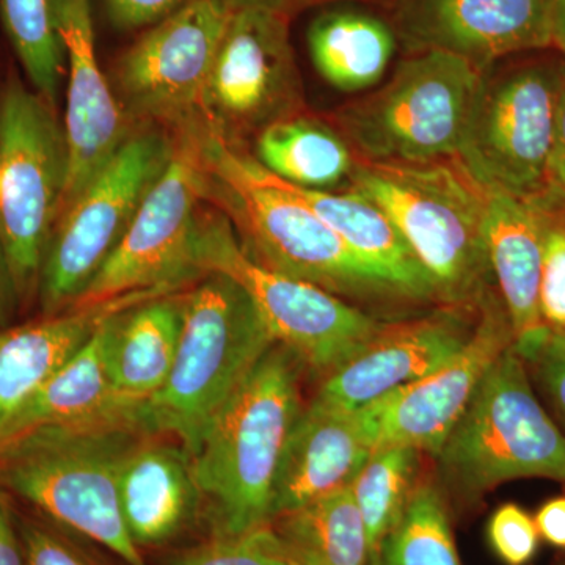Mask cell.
Here are the masks:
<instances>
[{"label":"cell","instance_id":"f35d334b","mask_svg":"<svg viewBox=\"0 0 565 565\" xmlns=\"http://www.w3.org/2000/svg\"><path fill=\"white\" fill-rule=\"evenodd\" d=\"M534 522L545 542L565 550V497L553 498L542 504Z\"/></svg>","mask_w":565,"mask_h":565},{"label":"cell","instance_id":"ac0fdd59","mask_svg":"<svg viewBox=\"0 0 565 565\" xmlns=\"http://www.w3.org/2000/svg\"><path fill=\"white\" fill-rule=\"evenodd\" d=\"M66 63L68 177L61 212L131 134L99 66L92 0H52ZM58 212V215H61Z\"/></svg>","mask_w":565,"mask_h":565},{"label":"cell","instance_id":"d4e9b609","mask_svg":"<svg viewBox=\"0 0 565 565\" xmlns=\"http://www.w3.org/2000/svg\"><path fill=\"white\" fill-rule=\"evenodd\" d=\"M308 51L323 81L345 93L367 90L388 70L397 36L393 25L356 7H332L311 21Z\"/></svg>","mask_w":565,"mask_h":565},{"label":"cell","instance_id":"4316f807","mask_svg":"<svg viewBox=\"0 0 565 565\" xmlns=\"http://www.w3.org/2000/svg\"><path fill=\"white\" fill-rule=\"evenodd\" d=\"M255 159L278 180L315 191L351 180L355 166V154L337 129L296 115L263 128Z\"/></svg>","mask_w":565,"mask_h":565},{"label":"cell","instance_id":"7c38bea8","mask_svg":"<svg viewBox=\"0 0 565 565\" xmlns=\"http://www.w3.org/2000/svg\"><path fill=\"white\" fill-rule=\"evenodd\" d=\"M172 158L139 212L73 308L110 302L128 294L182 288L200 274L192 266V244L200 200L206 192L199 122H182Z\"/></svg>","mask_w":565,"mask_h":565},{"label":"cell","instance_id":"ba28073f","mask_svg":"<svg viewBox=\"0 0 565 565\" xmlns=\"http://www.w3.org/2000/svg\"><path fill=\"white\" fill-rule=\"evenodd\" d=\"M55 110L14 74L0 92V241L22 310L36 302L68 177V145Z\"/></svg>","mask_w":565,"mask_h":565},{"label":"cell","instance_id":"ffe728a7","mask_svg":"<svg viewBox=\"0 0 565 565\" xmlns=\"http://www.w3.org/2000/svg\"><path fill=\"white\" fill-rule=\"evenodd\" d=\"M152 434L134 448L118 478V501L137 548L170 544L204 505L193 457L181 441Z\"/></svg>","mask_w":565,"mask_h":565},{"label":"cell","instance_id":"8fae6325","mask_svg":"<svg viewBox=\"0 0 565 565\" xmlns=\"http://www.w3.org/2000/svg\"><path fill=\"white\" fill-rule=\"evenodd\" d=\"M564 62L482 74L456 159L490 192L530 196L546 185Z\"/></svg>","mask_w":565,"mask_h":565},{"label":"cell","instance_id":"30bf717a","mask_svg":"<svg viewBox=\"0 0 565 565\" xmlns=\"http://www.w3.org/2000/svg\"><path fill=\"white\" fill-rule=\"evenodd\" d=\"M192 266L199 274L221 273L239 282L275 341L296 353L319 381L366 343L385 321L319 286L253 262L223 212L199 214Z\"/></svg>","mask_w":565,"mask_h":565},{"label":"cell","instance_id":"4fadbf2b","mask_svg":"<svg viewBox=\"0 0 565 565\" xmlns=\"http://www.w3.org/2000/svg\"><path fill=\"white\" fill-rule=\"evenodd\" d=\"M228 0H191L148 28L121 55L117 84L132 114L192 120L204 95L226 28Z\"/></svg>","mask_w":565,"mask_h":565},{"label":"cell","instance_id":"74e56055","mask_svg":"<svg viewBox=\"0 0 565 565\" xmlns=\"http://www.w3.org/2000/svg\"><path fill=\"white\" fill-rule=\"evenodd\" d=\"M0 565H28L13 498L0 489Z\"/></svg>","mask_w":565,"mask_h":565},{"label":"cell","instance_id":"d6a6232c","mask_svg":"<svg viewBox=\"0 0 565 565\" xmlns=\"http://www.w3.org/2000/svg\"><path fill=\"white\" fill-rule=\"evenodd\" d=\"M514 345L539 397L545 401L546 411L565 433V337L542 327Z\"/></svg>","mask_w":565,"mask_h":565},{"label":"cell","instance_id":"60d3db41","mask_svg":"<svg viewBox=\"0 0 565 565\" xmlns=\"http://www.w3.org/2000/svg\"><path fill=\"white\" fill-rule=\"evenodd\" d=\"M546 184L565 191V85L557 107L555 137H553L552 152H550Z\"/></svg>","mask_w":565,"mask_h":565},{"label":"cell","instance_id":"b9f144b4","mask_svg":"<svg viewBox=\"0 0 565 565\" xmlns=\"http://www.w3.org/2000/svg\"><path fill=\"white\" fill-rule=\"evenodd\" d=\"M228 2L232 3L234 9L253 7V9L269 10L289 18V14L296 10L303 9V7L313 6V3L319 2H332V0H228ZM375 2H382V0H375Z\"/></svg>","mask_w":565,"mask_h":565},{"label":"cell","instance_id":"5b68a950","mask_svg":"<svg viewBox=\"0 0 565 565\" xmlns=\"http://www.w3.org/2000/svg\"><path fill=\"white\" fill-rule=\"evenodd\" d=\"M433 462L451 514L473 511L514 479L565 482V433L541 403L514 344L482 379Z\"/></svg>","mask_w":565,"mask_h":565},{"label":"cell","instance_id":"cb8c5ba5","mask_svg":"<svg viewBox=\"0 0 565 565\" xmlns=\"http://www.w3.org/2000/svg\"><path fill=\"white\" fill-rule=\"evenodd\" d=\"M292 185V184H291ZM297 193L333 230L349 250L397 289L415 308L437 305L429 277L392 218L362 193L297 188Z\"/></svg>","mask_w":565,"mask_h":565},{"label":"cell","instance_id":"52a82bcc","mask_svg":"<svg viewBox=\"0 0 565 565\" xmlns=\"http://www.w3.org/2000/svg\"><path fill=\"white\" fill-rule=\"evenodd\" d=\"M482 74L448 52H414L385 85L340 110L337 131L364 161L456 158Z\"/></svg>","mask_w":565,"mask_h":565},{"label":"cell","instance_id":"ab89813d","mask_svg":"<svg viewBox=\"0 0 565 565\" xmlns=\"http://www.w3.org/2000/svg\"><path fill=\"white\" fill-rule=\"evenodd\" d=\"M22 310L20 294L6 248L0 241V330L13 326L14 318Z\"/></svg>","mask_w":565,"mask_h":565},{"label":"cell","instance_id":"d590c367","mask_svg":"<svg viewBox=\"0 0 565 565\" xmlns=\"http://www.w3.org/2000/svg\"><path fill=\"white\" fill-rule=\"evenodd\" d=\"M17 520L28 565H98L65 531L39 515H25L17 509Z\"/></svg>","mask_w":565,"mask_h":565},{"label":"cell","instance_id":"7bdbcfd3","mask_svg":"<svg viewBox=\"0 0 565 565\" xmlns=\"http://www.w3.org/2000/svg\"><path fill=\"white\" fill-rule=\"evenodd\" d=\"M552 46H555L565 61V0H555L553 10Z\"/></svg>","mask_w":565,"mask_h":565},{"label":"cell","instance_id":"836d02e7","mask_svg":"<svg viewBox=\"0 0 565 565\" xmlns=\"http://www.w3.org/2000/svg\"><path fill=\"white\" fill-rule=\"evenodd\" d=\"M163 565H297L281 552L266 527L241 537H214L178 550Z\"/></svg>","mask_w":565,"mask_h":565},{"label":"cell","instance_id":"5bb4252c","mask_svg":"<svg viewBox=\"0 0 565 565\" xmlns=\"http://www.w3.org/2000/svg\"><path fill=\"white\" fill-rule=\"evenodd\" d=\"M515 343L514 329L497 289L479 307L471 340L444 366L366 405L374 451L405 445L433 459L478 392L498 356Z\"/></svg>","mask_w":565,"mask_h":565},{"label":"cell","instance_id":"4dcf8cb0","mask_svg":"<svg viewBox=\"0 0 565 565\" xmlns=\"http://www.w3.org/2000/svg\"><path fill=\"white\" fill-rule=\"evenodd\" d=\"M0 20L33 90L57 109L65 54L52 0H0Z\"/></svg>","mask_w":565,"mask_h":565},{"label":"cell","instance_id":"f1b7e54d","mask_svg":"<svg viewBox=\"0 0 565 565\" xmlns=\"http://www.w3.org/2000/svg\"><path fill=\"white\" fill-rule=\"evenodd\" d=\"M424 456L414 446L375 449L349 487L366 527L370 564L386 535L403 519L416 487L426 475Z\"/></svg>","mask_w":565,"mask_h":565},{"label":"cell","instance_id":"7402d4cb","mask_svg":"<svg viewBox=\"0 0 565 565\" xmlns=\"http://www.w3.org/2000/svg\"><path fill=\"white\" fill-rule=\"evenodd\" d=\"M182 302L184 292L162 294L104 319V359L118 396L150 401L166 384L180 344Z\"/></svg>","mask_w":565,"mask_h":565},{"label":"cell","instance_id":"e0dca14e","mask_svg":"<svg viewBox=\"0 0 565 565\" xmlns=\"http://www.w3.org/2000/svg\"><path fill=\"white\" fill-rule=\"evenodd\" d=\"M553 10L555 0H396L392 25L411 54L448 52L486 73L552 46Z\"/></svg>","mask_w":565,"mask_h":565},{"label":"cell","instance_id":"484cf974","mask_svg":"<svg viewBox=\"0 0 565 565\" xmlns=\"http://www.w3.org/2000/svg\"><path fill=\"white\" fill-rule=\"evenodd\" d=\"M267 530L297 565H370V544L351 489L274 516Z\"/></svg>","mask_w":565,"mask_h":565},{"label":"cell","instance_id":"8992f818","mask_svg":"<svg viewBox=\"0 0 565 565\" xmlns=\"http://www.w3.org/2000/svg\"><path fill=\"white\" fill-rule=\"evenodd\" d=\"M275 343L239 282L221 273L200 275L199 285L184 292L172 373L147 401L158 433L193 455L214 416Z\"/></svg>","mask_w":565,"mask_h":565},{"label":"cell","instance_id":"277c9868","mask_svg":"<svg viewBox=\"0 0 565 565\" xmlns=\"http://www.w3.org/2000/svg\"><path fill=\"white\" fill-rule=\"evenodd\" d=\"M349 182L392 218L429 277L437 305L479 308L497 289L484 239L490 191L456 158L404 163L355 156Z\"/></svg>","mask_w":565,"mask_h":565},{"label":"cell","instance_id":"6da1fadb","mask_svg":"<svg viewBox=\"0 0 565 565\" xmlns=\"http://www.w3.org/2000/svg\"><path fill=\"white\" fill-rule=\"evenodd\" d=\"M152 434L158 429L147 401L125 397L87 418L36 427L0 444V489L126 565H148L122 522L118 478L134 448Z\"/></svg>","mask_w":565,"mask_h":565},{"label":"cell","instance_id":"8d00e7d4","mask_svg":"<svg viewBox=\"0 0 565 565\" xmlns=\"http://www.w3.org/2000/svg\"><path fill=\"white\" fill-rule=\"evenodd\" d=\"M191 0H104L115 28L122 31L151 28Z\"/></svg>","mask_w":565,"mask_h":565},{"label":"cell","instance_id":"2e32d148","mask_svg":"<svg viewBox=\"0 0 565 565\" xmlns=\"http://www.w3.org/2000/svg\"><path fill=\"white\" fill-rule=\"evenodd\" d=\"M289 18L243 7L233 11L212 66L204 115L223 126H253L291 117L297 102Z\"/></svg>","mask_w":565,"mask_h":565},{"label":"cell","instance_id":"44dd1931","mask_svg":"<svg viewBox=\"0 0 565 565\" xmlns=\"http://www.w3.org/2000/svg\"><path fill=\"white\" fill-rule=\"evenodd\" d=\"M173 291L178 289L128 294L110 302L71 308L0 330V441L25 404L90 340L104 319Z\"/></svg>","mask_w":565,"mask_h":565},{"label":"cell","instance_id":"83f0119b","mask_svg":"<svg viewBox=\"0 0 565 565\" xmlns=\"http://www.w3.org/2000/svg\"><path fill=\"white\" fill-rule=\"evenodd\" d=\"M102 323L25 404L0 444L36 427L87 418L120 399L107 373Z\"/></svg>","mask_w":565,"mask_h":565},{"label":"cell","instance_id":"1f68e13d","mask_svg":"<svg viewBox=\"0 0 565 565\" xmlns=\"http://www.w3.org/2000/svg\"><path fill=\"white\" fill-rule=\"evenodd\" d=\"M544 239L541 316L550 332L565 337V191L546 184L525 196Z\"/></svg>","mask_w":565,"mask_h":565},{"label":"cell","instance_id":"e575fe53","mask_svg":"<svg viewBox=\"0 0 565 565\" xmlns=\"http://www.w3.org/2000/svg\"><path fill=\"white\" fill-rule=\"evenodd\" d=\"M486 534L493 555L504 565L533 563L541 544L534 516L515 503H505L493 512Z\"/></svg>","mask_w":565,"mask_h":565},{"label":"cell","instance_id":"9a60e30c","mask_svg":"<svg viewBox=\"0 0 565 565\" xmlns=\"http://www.w3.org/2000/svg\"><path fill=\"white\" fill-rule=\"evenodd\" d=\"M478 321L479 308L448 305L385 319L366 343L319 382L313 399L344 411L374 404L444 366L468 344Z\"/></svg>","mask_w":565,"mask_h":565},{"label":"cell","instance_id":"9c48e42d","mask_svg":"<svg viewBox=\"0 0 565 565\" xmlns=\"http://www.w3.org/2000/svg\"><path fill=\"white\" fill-rule=\"evenodd\" d=\"M173 141L143 129L126 137L58 215L41 267V316L71 310L121 243L172 158Z\"/></svg>","mask_w":565,"mask_h":565},{"label":"cell","instance_id":"7a4b0ae2","mask_svg":"<svg viewBox=\"0 0 565 565\" xmlns=\"http://www.w3.org/2000/svg\"><path fill=\"white\" fill-rule=\"evenodd\" d=\"M199 132L204 199L221 206L253 262L319 286L377 318H399L394 311L415 308L360 262L291 184L241 151L217 121L206 117Z\"/></svg>","mask_w":565,"mask_h":565},{"label":"cell","instance_id":"f546056e","mask_svg":"<svg viewBox=\"0 0 565 565\" xmlns=\"http://www.w3.org/2000/svg\"><path fill=\"white\" fill-rule=\"evenodd\" d=\"M451 519L433 470H427L403 519L386 535L370 565H462Z\"/></svg>","mask_w":565,"mask_h":565},{"label":"cell","instance_id":"603a6c76","mask_svg":"<svg viewBox=\"0 0 565 565\" xmlns=\"http://www.w3.org/2000/svg\"><path fill=\"white\" fill-rule=\"evenodd\" d=\"M484 239L490 273L511 319L515 341L523 340L544 327V239L525 196L490 192Z\"/></svg>","mask_w":565,"mask_h":565},{"label":"cell","instance_id":"d6986e66","mask_svg":"<svg viewBox=\"0 0 565 565\" xmlns=\"http://www.w3.org/2000/svg\"><path fill=\"white\" fill-rule=\"evenodd\" d=\"M373 452V424L366 408L344 411L311 399L282 449L270 520L349 489Z\"/></svg>","mask_w":565,"mask_h":565},{"label":"cell","instance_id":"ee69618b","mask_svg":"<svg viewBox=\"0 0 565 565\" xmlns=\"http://www.w3.org/2000/svg\"><path fill=\"white\" fill-rule=\"evenodd\" d=\"M565 565V564H564Z\"/></svg>","mask_w":565,"mask_h":565},{"label":"cell","instance_id":"3957f363","mask_svg":"<svg viewBox=\"0 0 565 565\" xmlns=\"http://www.w3.org/2000/svg\"><path fill=\"white\" fill-rule=\"evenodd\" d=\"M302 360L275 343L214 416L193 452L214 537L269 525L282 449L303 411Z\"/></svg>","mask_w":565,"mask_h":565}]
</instances>
